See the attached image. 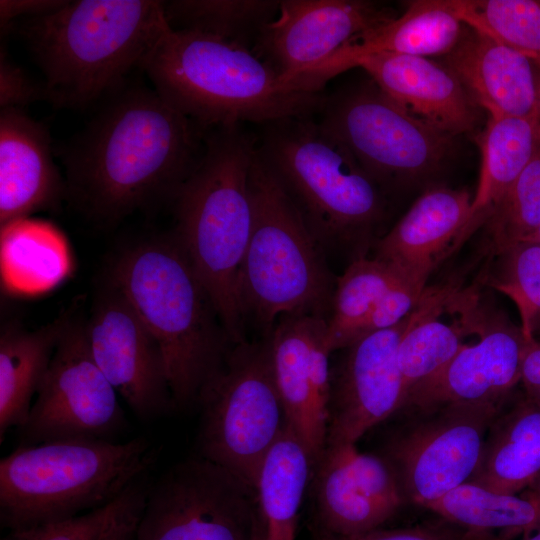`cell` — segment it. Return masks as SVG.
<instances>
[{
  "mask_svg": "<svg viewBox=\"0 0 540 540\" xmlns=\"http://www.w3.org/2000/svg\"><path fill=\"white\" fill-rule=\"evenodd\" d=\"M426 509L466 528L509 534L540 529V505L516 494L492 492L465 482L428 504Z\"/></svg>",
  "mask_w": 540,
  "mask_h": 540,
  "instance_id": "cell-33",
  "label": "cell"
},
{
  "mask_svg": "<svg viewBox=\"0 0 540 540\" xmlns=\"http://www.w3.org/2000/svg\"><path fill=\"white\" fill-rule=\"evenodd\" d=\"M83 327L95 363L139 419L176 409L161 349L112 280Z\"/></svg>",
  "mask_w": 540,
  "mask_h": 540,
  "instance_id": "cell-14",
  "label": "cell"
},
{
  "mask_svg": "<svg viewBox=\"0 0 540 540\" xmlns=\"http://www.w3.org/2000/svg\"><path fill=\"white\" fill-rule=\"evenodd\" d=\"M482 165L468 221L458 241L487 221L540 149V111L530 117L490 118L481 139Z\"/></svg>",
  "mask_w": 540,
  "mask_h": 540,
  "instance_id": "cell-28",
  "label": "cell"
},
{
  "mask_svg": "<svg viewBox=\"0 0 540 540\" xmlns=\"http://www.w3.org/2000/svg\"><path fill=\"white\" fill-rule=\"evenodd\" d=\"M462 24L445 0L411 1L401 16L354 36L323 61L285 81L298 91L320 92L326 81L370 55H447L463 35Z\"/></svg>",
  "mask_w": 540,
  "mask_h": 540,
  "instance_id": "cell-20",
  "label": "cell"
},
{
  "mask_svg": "<svg viewBox=\"0 0 540 540\" xmlns=\"http://www.w3.org/2000/svg\"><path fill=\"white\" fill-rule=\"evenodd\" d=\"M46 100L43 82H37L15 64L1 46L0 52V107L23 109L26 105Z\"/></svg>",
  "mask_w": 540,
  "mask_h": 540,
  "instance_id": "cell-40",
  "label": "cell"
},
{
  "mask_svg": "<svg viewBox=\"0 0 540 540\" xmlns=\"http://www.w3.org/2000/svg\"><path fill=\"white\" fill-rule=\"evenodd\" d=\"M197 407L199 456L256 487L267 454L288 426L267 336L232 347Z\"/></svg>",
  "mask_w": 540,
  "mask_h": 540,
  "instance_id": "cell-9",
  "label": "cell"
},
{
  "mask_svg": "<svg viewBox=\"0 0 540 540\" xmlns=\"http://www.w3.org/2000/svg\"><path fill=\"white\" fill-rule=\"evenodd\" d=\"M540 476V405L514 393L499 407L468 480L492 492L517 494Z\"/></svg>",
  "mask_w": 540,
  "mask_h": 540,
  "instance_id": "cell-25",
  "label": "cell"
},
{
  "mask_svg": "<svg viewBox=\"0 0 540 540\" xmlns=\"http://www.w3.org/2000/svg\"><path fill=\"white\" fill-rule=\"evenodd\" d=\"M136 540H263L256 487L201 457L148 486Z\"/></svg>",
  "mask_w": 540,
  "mask_h": 540,
  "instance_id": "cell-11",
  "label": "cell"
},
{
  "mask_svg": "<svg viewBox=\"0 0 540 540\" xmlns=\"http://www.w3.org/2000/svg\"><path fill=\"white\" fill-rule=\"evenodd\" d=\"M111 280L158 343L176 409L197 406L235 343L174 236L126 250Z\"/></svg>",
  "mask_w": 540,
  "mask_h": 540,
  "instance_id": "cell-5",
  "label": "cell"
},
{
  "mask_svg": "<svg viewBox=\"0 0 540 540\" xmlns=\"http://www.w3.org/2000/svg\"><path fill=\"white\" fill-rule=\"evenodd\" d=\"M145 495L126 511L100 540H136V528Z\"/></svg>",
  "mask_w": 540,
  "mask_h": 540,
  "instance_id": "cell-43",
  "label": "cell"
},
{
  "mask_svg": "<svg viewBox=\"0 0 540 540\" xmlns=\"http://www.w3.org/2000/svg\"><path fill=\"white\" fill-rule=\"evenodd\" d=\"M358 67L391 100L451 137L477 124L475 102L447 66L421 56L381 53L364 58Z\"/></svg>",
  "mask_w": 540,
  "mask_h": 540,
  "instance_id": "cell-22",
  "label": "cell"
},
{
  "mask_svg": "<svg viewBox=\"0 0 540 540\" xmlns=\"http://www.w3.org/2000/svg\"><path fill=\"white\" fill-rule=\"evenodd\" d=\"M486 222L496 253L526 240L540 226V149Z\"/></svg>",
  "mask_w": 540,
  "mask_h": 540,
  "instance_id": "cell-36",
  "label": "cell"
},
{
  "mask_svg": "<svg viewBox=\"0 0 540 540\" xmlns=\"http://www.w3.org/2000/svg\"><path fill=\"white\" fill-rule=\"evenodd\" d=\"M540 2V1H539Z\"/></svg>",
  "mask_w": 540,
  "mask_h": 540,
  "instance_id": "cell-48",
  "label": "cell"
},
{
  "mask_svg": "<svg viewBox=\"0 0 540 540\" xmlns=\"http://www.w3.org/2000/svg\"><path fill=\"white\" fill-rule=\"evenodd\" d=\"M67 3L68 1L63 0H1V30L5 31L11 23L19 19L50 14Z\"/></svg>",
  "mask_w": 540,
  "mask_h": 540,
  "instance_id": "cell-41",
  "label": "cell"
},
{
  "mask_svg": "<svg viewBox=\"0 0 540 540\" xmlns=\"http://www.w3.org/2000/svg\"><path fill=\"white\" fill-rule=\"evenodd\" d=\"M448 293V290L425 291L401 337L397 361L404 387L403 405L441 373L465 346L461 342L463 330L438 319Z\"/></svg>",
  "mask_w": 540,
  "mask_h": 540,
  "instance_id": "cell-30",
  "label": "cell"
},
{
  "mask_svg": "<svg viewBox=\"0 0 540 540\" xmlns=\"http://www.w3.org/2000/svg\"><path fill=\"white\" fill-rule=\"evenodd\" d=\"M72 269L68 241L52 223L24 217L1 225L0 273L7 293L44 294L61 284Z\"/></svg>",
  "mask_w": 540,
  "mask_h": 540,
  "instance_id": "cell-26",
  "label": "cell"
},
{
  "mask_svg": "<svg viewBox=\"0 0 540 540\" xmlns=\"http://www.w3.org/2000/svg\"><path fill=\"white\" fill-rule=\"evenodd\" d=\"M472 204L466 189L432 188L375 242V258L394 266L405 278L426 284L451 241L459 238Z\"/></svg>",
  "mask_w": 540,
  "mask_h": 540,
  "instance_id": "cell-24",
  "label": "cell"
},
{
  "mask_svg": "<svg viewBox=\"0 0 540 540\" xmlns=\"http://www.w3.org/2000/svg\"><path fill=\"white\" fill-rule=\"evenodd\" d=\"M320 124L382 187L439 168L451 136L413 116L372 81L326 98Z\"/></svg>",
  "mask_w": 540,
  "mask_h": 540,
  "instance_id": "cell-12",
  "label": "cell"
},
{
  "mask_svg": "<svg viewBox=\"0 0 540 540\" xmlns=\"http://www.w3.org/2000/svg\"><path fill=\"white\" fill-rule=\"evenodd\" d=\"M257 152L326 257L348 247L365 256L386 201L342 142L309 116L296 117L266 124Z\"/></svg>",
  "mask_w": 540,
  "mask_h": 540,
  "instance_id": "cell-6",
  "label": "cell"
},
{
  "mask_svg": "<svg viewBox=\"0 0 540 540\" xmlns=\"http://www.w3.org/2000/svg\"><path fill=\"white\" fill-rule=\"evenodd\" d=\"M147 488L141 479L105 506L65 520L8 531L1 540H100Z\"/></svg>",
  "mask_w": 540,
  "mask_h": 540,
  "instance_id": "cell-37",
  "label": "cell"
},
{
  "mask_svg": "<svg viewBox=\"0 0 540 540\" xmlns=\"http://www.w3.org/2000/svg\"><path fill=\"white\" fill-rule=\"evenodd\" d=\"M205 132L154 89H120L61 154L66 199L100 226L173 203Z\"/></svg>",
  "mask_w": 540,
  "mask_h": 540,
  "instance_id": "cell-1",
  "label": "cell"
},
{
  "mask_svg": "<svg viewBox=\"0 0 540 540\" xmlns=\"http://www.w3.org/2000/svg\"><path fill=\"white\" fill-rule=\"evenodd\" d=\"M64 199L48 130L23 109H0V225L56 209Z\"/></svg>",
  "mask_w": 540,
  "mask_h": 540,
  "instance_id": "cell-21",
  "label": "cell"
},
{
  "mask_svg": "<svg viewBox=\"0 0 540 540\" xmlns=\"http://www.w3.org/2000/svg\"><path fill=\"white\" fill-rule=\"evenodd\" d=\"M117 392L95 363L83 325L69 320L37 391L19 445L111 438L124 426Z\"/></svg>",
  "mask_w": 540,
  "mask_h": 540,
  "instance_id": "cell-13",
  "label": "cell"
},
{
  "mask_svg": "<svg viewBox=\"0 0 540 540\" xmlns=\"http://www.w3.org/2000/svg\"><path fill=\"white\" fill-rule=\"evenodd\" d=\"M405 278L394 266L377 258L359 257L337 277L326 342L332 353L359 338L361 329L384 295Z\"/></svg>",
  "mask_w": 540,
  "mask_h": 540,
  "instance_id": "cell-31",
  "label": "cell"
},
{
  "mask_svg": "<svg viewBox=\"0 0 540 540\" xmlns=\"http://www.w3.org/2000/svg\"><path fill=\"white\" fill-rule=\"evenodd\" d=\"M140 68L169 105L204 130L308 117L326 100L293 90L248 48L171 26Z\"/></svg>",
  "mask_w": 540,
  "mask_h": 540,
  "instance_id": "cell-4",
  "label": "cell"
},
{
  "mask_svg": "<svg viewBox=\"0 0 540 540\" xmlns=\"http://www.w3.org/2000/svg\"><path fill=\"white\" fill-rule=\"evenodd\" d=\"M524 241L535 242V243L540 245V226L537 228V230L531 236H529Z\"/></svg>",
  "mask_w": 540,
  "mask_h": 540,
  "instance_id": "cell-45",
  "label": "cell"
},
{
  "mask_svg": "<svg viewBox=\"0 0 540 540\" xmlns=\"http://www.w3.org/2000/svg\"><path fill=\"white\" fill-rule=\"evenodd\" d=\"M12 28L44 75L46 101L84 108L119 91L170 25L163 1L78 0Z\"/></svg>",
  "mask_w": 540,
  "mask_h": 540,
  "instance_id": "cell-2",
  "label": "cell"
},
{
  "mask_svg": "<svg viewBox=\"0 0 540 540\" xmlns=\"http://www.w3.org/2000/svg\"><path fill=\"white\" fill-rule=\"evenodd\" d=\"M446 60L490 118H524L540 111L537 79L525 55L470 28Z\"/></svg>",
  "mask_w": 540,
  "mask_h": 540,
  "instance_id": "cell-23",
  "label": "cell"
},
{
  "mask_svg": "<svg viewBox=\"0 0 540 540\" xmlns=\"http://www.w3.org/2000/svg\"><path fill=\"white\" fill-rule=\"evenodd\" d=\"M254 216L239 274L246 328L267 336L284 315L328 319L337 278L277 180L256 154L250 171Z\"/></svg>",
  "mask_w": 540,
  "mask_h": 540,
  "instance_id": "cell-8",
  "label": "cell"
},
{
  "mask_svg": "<svg viewBox=\"0 0 540 540\" xmlns=\"http://www.w3.org/2000/svg\"><path fill=\"white\" fill-rule=\"evenodd\" d=\"M498 254L500 260L490 284L515 303L524 337L536 338L540 334V245L517 242Z\"/></svg>",
  "mask_w": 540,
  "mask_h": 540,
  "instance_id": "cell-35",
  "label": "cell"
},
{
  "mask_svg": "<svg viewBox=\"0 0 540 540\" xmlns=\"http://www.w3.org/2000/svg\"><path fill=\"white\" fill-rule=\"evenodd\" d=\"M256 154V141L239 125L211 129L173 201L172 235L235 344L248 340L238 284L253 225L250 171Z\"/></svg>",
  "mask_w": 540,
  "mask_h": 540,
  "instance_id": "cell-3",
  "label": "cell"
},
{
  "mask_svg": "<svg viewBox=\"0 0 540 540\" xmlns=\"http://www.w3.org/2000/svg\"><path fill=\"white\" fill-rule=\"evenodd\" d=\"M520 383L524 395L540 405V341L536 338L527 339Z\"/></svg>",
  "mask_w": 540,
  "mask_h": 540,
  "instance_id": "cell-42",
  "label": "cell"
},
{
  "mask_svg": "<svg viewBox=\"0 0 540 540\" xmlns=\"http://www.w3.org/2000/svg\"><path fill=\"white\" fill-rule=\"evenodd\" d=\"M501 405L408 403L387 420L393 425L378 455L392 468L406 503L425 508L468 482Z\"/></svg>",
  "mask_w": 540,
  "mask_h": 540,
  "instance_id": "cell-10",
  "label": "cell"
},
{
  "mask_svg": "<svg viewBox=\"0 0 540 540\" xmlns=\"http://www.w3.org/2000/svg\"><path fill=\"white\" fill-rule=\"evenodd\" d=\"M521 496L540 505V476L522 492Z\"/></svg>",
  "mask_w": 540,
  "mask_h": 540,
  "instance_id": "cell-44",
  "label": "cell"
},
{
  "mask_svg": "<svg viewBox=\"0 0 540 540\" xmlns=\"http://www.w3.org/2000/svg\"><path fill=\"white\" fill-rule=\"evenodd\" d=\"M411 314L397 325L365 334L341 349L342 357L330 369L325 447L356 444L403 405L397 350Z\"/></svg>",
  "mask_w": 540,
  "mask_h": 540,
  "instance_id": "cell-15",
  "label": "cell"
},
{
  "mask_svg": "<svg viewBox=\"0 0 540 540\" xmlns=\"http://www.w3.org/2000/svg\"><path fill=\"white\" fill-rule=\"evenodd\" d=\"M69 322L60 317L34 330L8 327L0 336V443L27 420L34 397Z\"/></svg>",
  "mask_w": 540,
  "mask_h": 540,
  "instance_id": "cell-27",
  "label": "cell"
},
{
  "mask_svg": "<svg viewBox=\"0 0 540 540\" xmlns=\"http://www.w3.org/2000/svg\"><path fill=\"white\" fill-rule=\"evenodd\" d=\"M469 28L509 47L540 67V2L533 0H445Z\"/></svg>",
  "mask_w": 540,
  "mask_h": 540,
  "instance_id": "cell-34",
  "label": "cell"
},
{
  "mask_svg": "<svg viewBox=\"0 0 540 540\" xmlns=\"http://www.w3.org/2000/svg\"><path fill=\"white\" fill-rule=\"evenodd\" d=\"M317 540H505L494 532L466 528L439 517L413 527L376 529L360 535L340 537L315 532Z\"/></svg>",
  "mask_w": 540,
  "mask_h": 540,
  "instance_id": "cell-38",
  "label": "cell"
},
{
  "mask_svg": "<svg viewBox=\"0 0 540 540\" xmlns=\"http://www.w3.org/2000/svg\"><path fill=\"white\" fill-rule=\"evenodd\" d=\"M267 338L288 425L314 464L325 448L330 397L331 352L326 342V319L284 315Z\"/></svg>",
  "mask_w": 540,
  "mask_h": 540,
  "instance_id": "cell-17",
  "label": "cell"
},
{
  "mask_svg": "<svg viewBox=\"0 0 540 540\" xmlns=\"http://www.w3.org/2000/svg\"><path fill=\"white\" fill-rule=\"evenodd\" d=\"M312 467L307 450L288 425L267 454L256 482L263 540H295Z\"/></svg>",
  "mask_w": 540,
  "mask_h": 540,
  "instance_id": "cell-29",
  "label": "cell"
},
{
  "mask_svg": "<svg viewBox=\"0 0 540 540\" xmlns=\"http://www.w3.org/2000/svg\"><path fill=\"white\" fill-rule=\"evenodd\" d=\"M275 0L163 1L173 29L195 31L248 48L278 14ZM249 49V48H248Z\"/></svg>",
  "mask_w": 540,
  "mask_h": 540,
  "instance_id": "cell-32",
  "label": "cell"
},
{
  "mask_svg": "<svg viewBox=\"0 0 540 540\" xmlns=\"http://www.w3.org/2000/svg\"><path fill=\"white\" fill-rule=\"evenodd\" d=\"M479 340L466 345L408 403L452 402L501 405L521 380L527 343L521 327L503 316L475 322ZM404 404V405H405Z\"/></svg>",
  "mask_w": 540,
  "mask_h": 540,
  "instance_id": "cell-19",
  "label": "cell"
},
{
  "mask_svg": "<svg viewBox=\"0 0 540 540\" xmlns=\"http://www.w3.org/2000/svg\"><path fill=\"white\" fill-rule=\"evenodd\" d=\"M395 18L381 4L362 0H283L255 44L286 80L323 61L354 36Z\"/></svg>",
  "mask_w": 540,
  "mask_h": 540,
  "instance_id": "cell-18",
  "label": "cell"
},
{
  "mask_svg": "<svg viewBox=\"0 0 540 540\" xmlns=\"http://www.w3.org/2000/svg\"><path fill=\"white\" fill-rule=\"evenodd\" d=\"M156 458L145 437L19 445L0 460L1 526L19 530L105 506L141 480Z\"/></svg>",
  "mask_w": 540,
  "mask_h": 540,
  "instance_id": "cell-7",
  "label": "cell"
},
{
  "mask_svg": "<svg viewBox=\"0 0 540 540\" xmlns=\"http://www.w3.org/2000/svg\"><path fill=\"white\" fill-rule=\"evenodd\" d=\"M524 540H540V529L535 531L534 535L526 537Z\"/></svg>",
  "mask_w": 540,
  "mask_h": 540,
  "instance_id": "cell-46",
  "label": "cell"
},
{
  "mask_svg": "<svg viewBox=\"0 0 540 540\" xmlns=\"http://www.w3.org/2000/svg\"><path fill=\"white\" fill-rule=\"evenodd\" d=\"M538 69H539V76L537 78V85H538V97H539V102H540V67Z\"/></svg>",
  "mask_w": 540,
  "mask_h": 540,
  "instance_id": "cell-47",
  "label": "cell"
},
{
  "mask_svg": "<svg viewBox=\"0 0 540 540\" xmlns=\"http://www.w3.org/2000/svg\"><path fill=\"white\" fill-rule=\"evenodd\" d=\"M310 483L317 533L349 537L379 529L406 503L386 460L356 444L326 446Z\"/></svg>",
  "mask_w": 540,
  "mask_h": 540,
  "instance_id": "cell-16",
  "label": "cell"
},
{
  "mask_svg": "<svg viewBox=\"0 0 540 540\" xmlns=\"http://www.w3.org/2000/svg\"><path fill=\"white\" fill-rule=\"evenodd\" d=\"M425 291V285L409 279L399 282L375 306L359 337L400 323L417 307Z\"/></svg>",
  "mask_w": 540,
  "mask_h": 540,
  "instance_id": "cell-39",
  "label": "cell"
}]
</instances>
